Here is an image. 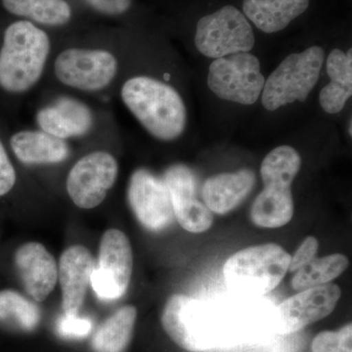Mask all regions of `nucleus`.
I'll return each mask as SVG.
<instances>
[{
	"instance_id": "1",
	"label": "nucleus",
	"mask_w": 352,
	"mask_h": 352,
	"mask_svg": "<svg viewBox=\"0 0 352 352\" xmlns=\"http://www.w3.org/2000/svg\"><path fill=\"white\" fill-rule=\"evenodd\" d=\"M273 310L261 305L203 302L173 295L164 305L162 325L185 351H206L240 344L273 330Z\"/></svg>"
},
{
	"instance_id": "2",
	"label": "nucleus",
	"mask_w": 352,
	"mask_h": 352,
	"mask_svg": "<svg viewBox=\"0 0 352 352\" xmlns=\"http://www.w3.org/2000/svg\"><path fill=\"white\" fill-rule=\"evenodd\" d=\"M120 94L127 109L154 138L171 141L184 132L186 107L170 85L149 76H134L124 82Z\"/></svg>"
},
{
	"instance_id": "3",
	"label": "nucleus",
	"mask_w": 352,
	"mask_h": 352,
	"mask_svg": "<svg viewBox=\"0 0 352 352\" xmlns=\"http://www.w3.org/2000/svg\"><path fill=\"white\" fill-rule=\"evenodd\" d=\"M50 53L45 32L30 21H18L7 28L0 50V87L10 94H23L43 76Z\"/></svg>"
},
{
	"instance_id": "4",
	"label": "nucleus",
	"mask_w": 352,
	"mask_h": 352,
	"mask_svg": "<svg viewBox=\"0 0 352 352\" xmlns=\"http://www.w3.org/2000/svg\"><path fill=\"white\" fill-rule=\"evenodd\" d=\"M291 256L274 243L252 245L234 254L223 266L226 286L245 296H263L281 283Z\"/></svg>"
},
{
	"instance_id": "5",
	"label": "nucleus",
	"mask_w": 352,
	"mask_h": 352,
	"mask_svg": "<svg viewBox=\"0 0 352 352\" xmlns=\"http://www.w3.org/2000/svg\"><path fill=\"white\" fill-rule=\"evenodd\" d=\"M323 48L311 46L285 58L265 80L261 104L273 112L296 101L305 102L318 82L324 63Z\"/></svg>"
},
{
	"instance_id": "6",
	"label": "nucleus",
	"mask_w": 352,
	"mask_h": 352,
	"mask_svg": "<svg viewBox=\"0 0 352 352\" xmlns=\"http://www.w3.org/2000/svg\"><path fill=\"white\" fill-rule=\"evenodd\" d=\"M256 43L250 21L235 6H226L199 20L195 45L204 56L219 58L250 52Z\"/></svg>"
},
{
	"instance_id": "7",
	"label": "nucleus",
	"mask_w": 352,
	"mask_h": 352,
	"mask_svg": "<svg viewBox=\"0 0 352 352\" xmlns=\"http://www.w3.org/2000/svg\"><path fill=\"white\" fill-rule=\"evenodd\" d=\"M265 78L258 58L250 52L214 59L208 74V87L222 100L252 105L263 92Z\"/></svg>"
},
{
	"instance_id": "8",
	"label": "nucleus",
	"mask_w": 352,
	"mask_h": 352,
	"mask_svg": "<svg viewBox=\"0 0 352 352\" xmlns=\"http://www.w3.org/2000/svg\"><path fill=\"white\" fill-rule=\"evenodd\" d=\"M132 270L133 256L126 234L118 229L106 231L90 280L95 294L104 300H118L129 288Z\"/></svg>"
},
{
	"instance_id": "9",
	"label": "nucleus",
	"mask_w": 352,
	"mask_h": 352,
	"mask_svg": "<svg viewBox=\"0 0 352 352\" xmlns=\"http://www.w3.org/2000/svg\"><path fill=\"white\" fill-rule=\"evenodd\" d=\"M118 61L103 50L69 48L60 53L54 73L60 82L82 91H98L113 82Z\"/></svg>"
},
{
	"instance_id": "10",
	"label": "nucleus",
	"mask_w": 352,
	"mask_h": 352,
	"mask_svg": "<svg viewBox=\"0 0 352 352\" xmlns=\"http://www.w3.org/2000/svg\"><path fill=\"white\" fill-rule=\"evenodd\" d=\"M340 296L342 289L336 284L302 289L273 310V330L280 335L298 332L332 314Z\"/></svg>"
},
{
	"instance_id": "11",
	"label": "nucleus",
	"mask_w": 352,
	"mask_h": 352,
	"mask_svg": "<svg viewBox=\"0 0 352 352\" xmlns=\"http://www.w3.org/2000/svg\"><path fill=\"white\" fill-rule=\"evenodd\" d=\"M119 173L117 160L110 153H90L76 162L67 178V191L78 208L100 205L112 188Z\"/></svg>"
},
{
	"instance_id": "12",
	"label": "nucleus",
	"mask_w": 352,
	"mask_h": 352,
	"mask_svg": "<svg viewBox=\"0 0 352 352\" xmlns=\"http://www.w3.org/2000/svg\"><path fill=\"white\" fill-rule=\"evenodd\" d=\"M127 198L136 219L148 230H164L175 219L170 193L164 180L149 170L140 168L132 173Z\"/></svg>"
},
{
	"instance_id": "13",
	"label": "nucleus",
	"mask_w": 352,
	"mask_h": 352,
	"mask_svg": "<svg viewBox=\"0 0 352 352\" xmlns=\"http://www.w3.org/2000/svg\"><path fill=\"white\" fill-rule=\"evenodd\" d=\"M163 180L180 226L191 233L208 230L214 223V214L197 198V179L191 168L184 164H173L164 173Z\"/></svg>"
},
{
	"instance_id": "14",
	"label": "nucleus",
	"mask_w": 352,
	"mask_h": 352,
	"mask_svg": "<svg viewBox=\"0 0 352 352\" xmlns=\"http://www.w3.org/2000/svg\"><path fill=\"white\" fill-rule=\"evenodd\" d=\"M264 189L251 208L252 223L261 228H279L288 224L294 217L292 184L296 175L289 171L261 168Z\"/></svg>"
},
{
	"instance_id": "15",
	"label": "nucleus",
	"mask_w": 352,
	"mask_h": 352,
	"mask_svg": "<svg viewBox=\"0 0 352 352\" xmlns=\"http://www.w3.org/2000/svg\"><path fill=\"white\" fill-rule=\"evenodd\" d=\"M94 267V256L83 245H73L62 254L58 278L61 285L65 314L78 315L85 302Z\"/></svg>"
},
{
	"instance_id": "16",
	"label": "nucleus",
	"mask_w": 352,
	"mask_h": 352,
	"mask_svg": "<svg viewBox=\"0 0 352 352\" xmlns=\"http://www.w3.org/2000/svg\"><path fill=\"white\" fill-rule=\"evenodd\" d=\"M15 263L25 291L36 302H43L56 286L58 267L54 256L39 243L23 245Z\"/></svg>"
},
{
	"instance_id": "17",
	"label": "nucleus",
	"mask_w": 352,
	"mask_h": 352,
	"mask_svg": "<svg viewBox=\"0 0 352 352\" xmlns=\"http://www.w3.org/2000/svg\"><path fill=\"white\" fill-rule=\"evenodd\" d=\"M36 120L41 131L64 140L85 135L94 126V116L88 106L69 97H61L39 110Z\"/></svg>"
},
{
	"instance_id": "18",
	"label": "nucleus",
	"mask_w": 352,
	"mask_h": 352,
	"mask_svg": "<svg viewBox=\"0 0 352 352\" xmlns=\"http://www.w3.org/2000/svg\"><path fill=\"white\" fill-rule=\"evenodd\" d=\"M256 175L251 170L224 173L210 176L201 187L206 207L217 214L232 212L251 193Z\"/></svg>"
},
{
	"instance_id": "19",
	"label": "nucleus",
	"mask_w": 352,
	"mask_h": 352,
	"mask_svg": "<svg viewBox=\"0 0 352 352\" xmlns=\"http://www.w3.org/2000/svg\"><path fill=\"white\" fill-rule=\"evenodd\" d=\"M309 7V0H244L243 13L261 32L283 31Z\"/></svg>"
},
{
	"instance_id": "20",
	"label": "nucleus",
	"mask_w": 352,
	"mask_h": 352,
	"mask_svg": "<svg viewBox=\"0 0 352 352\" xmlns=\"http://www.w3.org/2000/svg\"><path fill=\"white\" fill-rule=\"evenodd\" d=\"M10 145L15 156L25 164H54L69 157L64 139L43 131H24L14 134Z\"/></svg>"
},
{
	"instance_id": "21",
	"label": "nucleus",
	"mask_w": 352,
	"mask_h": 352,
	"mask_svg": "<svg viewBox=\"0 0 352 352\" xmlns=\"http://www.w3.org/2000/svg\"><path fill=\"white\" fill-rule=\"evenodd\" d=\"M351 48L347 52L333 50L326 62L331 82L322 88L319 101L326 113L336 115L342 111L352 95Z\"/></svg>"
},
{
	"instance_id": "22",
	"label": "nucleus",
	"mask_w": 352,
	"mask_h": 352,
	"mask_svg": "<svg viewBox=\"0 0 352 352\" xmlns=\"http://www.w3.org/2000/svg\"><path fill=\"white\" fill-rule=\"evenodd\" d=\"M138 310L132 305L120 308L99 327L92 339L95 352H126L135 327Z\"/></svg>"
},
{
	"instance_id": "23",
	"label": "nucleus",
	"mask_w": 352,
	"mask_h": 352,
	"mask_svg": "<svg viewBox=\"0 0 352 352\" xmlns=\"http://www.w3.org/2000/svg\"><path fill=\"white\" fill-rule=\"evenodd\" d=\"M4 8L16 16L50 27L67 24L71 7L65 0H2Z\"/></svg>"
},
{
	"instance_id": "24",
	"label": "nucleus",
	"mask_w": 352,
	"mask_h": 352,
	"mask_svg": "<svg viewBox=\"0 0 352 352\" xmlns=\"http://www.w3.org/2000/svg\"><path fill=\"white\" fill-rule=\"evenodd\" d=\"M349 261L344 254H333L324 258H312L296 271L292 287L296 291L328 284L340 276L349 267Z\"/></svg>"
},
{
	"instance_id": "25",
	"label": "nucleus",
	"mask_w": 352,
	"mask_h": 352,
	"mask_svg": "<svg viewBox=\"0 0 352 352\" xmlns=\"http://www.w3.org/2000/svg\"><path fill=\"white\" fill-rule=\"evenodd\" d=\"M41 321V311L17 292L6 289L0 292V323L8 327L29 332L36 329Z\"/></svg>"
},
{
	"instance_id": "26",
	"label": "nucleus",
	"mask_w": 352,
	"mask_h": 352,
	"mask_svg": "<svg viewBox=\"0 0 352 352\" xmlns=\"http://www.w3.org/2000/svg\"><path fill=\"white\" fill-rule=\"evenodd\" d=\"M91 330V321L78 315L64 314L57 323L58 333L66 339H82L87 337Z\"/></svg>"
},
{
	"instance_id": "27",
	"label": "nucleus",
	"mask_w": 352,
	"mask_h": 352,
	"mask_svg": "<svg viewBox=\"0 0 352 352\" xmlns=\"http://www.w3.org/2000/svg\"><path fill=\"white\" fill-rule=\"evenodd\" d=\"M352 333L351 323L339 331H323L314 338L311 344L312 352H338L346 336Z\"/></svg>"
},
{
	"instance_id": "28",
	"label": "nucleus",
	"mask_w": 352,
	"mask_h": 352,
	"mask_svg": "<svg viewBox=\"0 0 352 352\" xmlns=\"http://www.w3.org/2000/svg\"><path fill=\"white\" fill-rule=\"evenodd\" d=\"M318 240L314 236L305 238L298 249L296 250L295 254L291 256V263H289V270L291 272H296L303 265L309 263L312 258L316 256L318 251Z\"/></svg>"
},
{
	"instance_id": "29",
	"label": "nucleus",
	"mask_w": 352,
	"mask_h": 352,
	"mask_svg": "<svg viewBox=\"0 0 352 352\" xmlns=\"http://www.w3.org/2000/svg\"><path fill=\"white\" fill-rule=\"evenodd\" d=\"M15 182V168L9 160L6 148L0 141V196H4L10 192Z\"/></svg>"
},
{
	"instance_id": "30",
	"label": "nucleus",
	"mask_w": 352,
	"mask_h": 352,
	"mask_svg": "<svg viewBox=\"0 0 352 352\" xmlns=\"http://www.w3.org/2000/svg\"><path fill=\"white\" fill-rule=\"evenodd\" d=\"M90 6L106 15H120L131 8L132 0H85Z\"/></svg>"
},
{
	"instance_id": "31",
	"label": "nucleus",
	"mask_w": 352,
	"mask_h": 352,
	"mask_svg": "<svg viewBox=\"0 0 352 352\" xmlns=\"http://www.w3.org/2000/svg\"><path fill=\"white\" fill-rule=\"evenodd\" d=\"M351 340L352 333H351V335L346 336V339H344V342H342V346H340V349L338 352H352Z\"/></svg>"
}]
</instances>
